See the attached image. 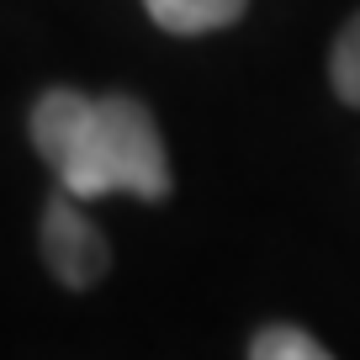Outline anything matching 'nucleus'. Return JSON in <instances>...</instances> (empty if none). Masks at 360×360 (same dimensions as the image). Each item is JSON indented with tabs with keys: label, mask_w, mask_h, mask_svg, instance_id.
I'll list each match as a JSON object with an SVG mask.
<instances>
[{
	"label": "nucleus",
	"mask_w": 360,
	"mask_h": 360,
	"mask_svg": "<svg viewBox=\"0 0 360 360\" xmlns=\"http://www.w3.org/2000/svg\"><path fill=\"white\" fill-rule=\"evenodd\" d=\"M43 259L69 292H85L106 276L112 265V249H106V233L79 212V196H53L43 217Z\"/></svg>",
	"instance_id": "2"
},
{
	"label": "nucleus",
	"mask_w": 360,
	"mask_h": 360,
	"mask_svg": "<svg viewBox=\"0 0 360 360\" xmlns=\"http://www.w3.org/2000/svg\"><path fill=\"white\" fill-rule=\"evenodd\" d=\"M32 143L53 165L58 186L79 202L96 196H169V154L154 117L133 96H79L48 90L32 106Z\"/></svg>",
	"instance_id": "1"
},
{
	"label": "nucleus",
	"mask_w": 360,
	"mask_h": 360,
	"mask_svg": "<svg viewBox=\"0 0 360 360\" xmlns=\"http://www.w3.org/2000/svg\"><path fill=\"white\" fill-rule=\"evenodd\" d=\"M249 355L255 360H323L328 349L318 345L313 334H302V328H265V334L249 345Z\"/></svg>",
	"instance_id": "5"
},
{
	"label": "nucleus",
	"mask_w": 360,
	"mask_h": 360,
	"mask_svg": "<svg viewBox=\"0 0 360 360\" xmlns=\"http://www.w3.org/2000/svg\"><path fill=\"white\" fill-rule=\"evenodd\" d=\"M154 27L175 37H196V32H217V27H233L244 16L249 0H143Z\"/></svg>",
	"instance_id": "3"
},
{
	"label": "nucleus",
	"mask_w": 360,
	"mask_h": 360,
	"mask_svg": "<svg viewBox=\"0 0 360 360\" xmlns=\"http://www.w3.org/2000/svg\"><path fill=\"white\" fill-rule=\"evenodd\" d=\"M328 75H334L339 101L360 106V16H349V27L339 32V43H334V58H328Z\"/></svg>",
	"instance_id": "4"
}]
</instances>
